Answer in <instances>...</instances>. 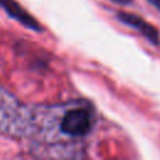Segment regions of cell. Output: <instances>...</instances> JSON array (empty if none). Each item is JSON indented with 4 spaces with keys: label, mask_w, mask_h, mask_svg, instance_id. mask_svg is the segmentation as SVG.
<instances>
[{
    "label": "cell",
    "mask_w": 160,
    "mask_h": 160,
    "mask_svg": "<svg viewBox=\"0 0 160 160\" xmlns=\"http://www.w3.org/2000/svg\"><path fill=\"white\" fill-rule=\"evenodd\" d=\"M91 125L90 114L85 109H75L65 114L61 121V130L72 136L84 135L89 131Z\"/></svg>",
    "instance_id": "6da1fadb"
},
{
    "label": "cell",
    "mask_w": 160,
    "mask_h": 160,
    "mask_svg": "<svg viewBox=\"0 0 160 160\" xmlns=\"http://www.w3.org/2000/svg\"><path fill=\"white\" fill-rule=\"evenodd\" d=\"M118 18L120 19V21H122L124 24L136 29L138 31H140L149 41L158 44L159 41V32L158 30L149 22H146L144 19L134 15V14H129V12H119Z\"/></svg>",
    "instance_id": "7a4b0ae2"
},
{
    "label": "cell",
    "mask_w": 160,
    "mask_h": 160,
    "mask_svg": "<svg viewBox=\"0 0 160 160\" xmlns=\"http://www.w3.org/2000/svg\"><path fill=\"white\" fill-rule=\"evenodd\" d=\"M0 5L8 11L9 15H11L12 18H15L18 21H20L21 24H24L25 26L32 29V30H40V25L38 24V21L30 15L28 14L18 2H15L14 0H0Z\"/></svg>",
    "instance_id": "3957f363"
},
{
    "label": "cell",
    "mask_w": 160,
    "mask_h": 160,
    "mask_svg": "<svg viewBox=\"0 0 160 160\" xmlns=\"http://www.w3.org/2000/svg\"><path fill=\"white\" fill-rule=\"evenodd\" d=\"M149 1H150V2H151V4L160 11V0H149Z\"/></svg>",
    "instance_id": "277c9868"
},
{
    "label": "cell",
    "mask_w": 160,
    "mask_h": 160,
    "mask_svg": "<svg viewBox=\"0 0 160 160\" xmlns=\"http://www.w3.org/2000/svg\"><path fill=\"white\" fill-rule=\"evenodd\" d=\"M112 1H115V2H118V4H128V2H130L131 0H112Z\"/></svg>",
    "instance_id": "5b68a950"
}]
</instances>
